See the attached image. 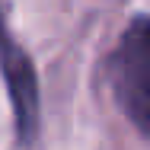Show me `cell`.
<instances>
[{
  "label": "cell",
  "mask_w": 150,
  "mask_h": 150,
  "mask_svg": "<svg viewBox=\"0 0 150 150\" xmlns=\"http://www.w3.org/2000/svg\"><path fill=\"white\" fill-rule=\"evenodd\" d=\"M112 90L118 105L141 134L150 131V29L147 16H134L112 54Z\"/></svg>",
  "instance_id": "cell-1"
},
{
  "label": "cell",
  "mask_w": 150,
  "mask_h": 150,
  "mask_svg": "<svg viewBox=\"0 0 150 150\" xmlns=\"http://www.w3.org/2000/svg\"><path fill=\"white\" fill-rule=\"evenodd\" d=\"M16 45H13V38H10V32H6V26H3V13H0V58L3 54H10Z\"/></svg>",
  "instance_id": "cell-2"
}]
</instances>
